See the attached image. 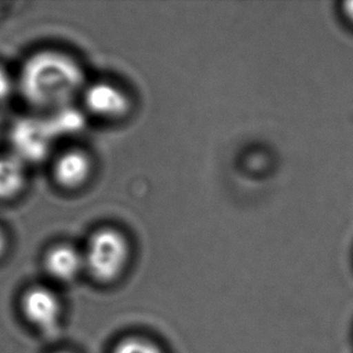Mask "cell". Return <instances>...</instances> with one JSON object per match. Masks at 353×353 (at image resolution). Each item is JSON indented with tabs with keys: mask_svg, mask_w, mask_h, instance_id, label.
<instances>
[{
	"mask_svg": "<svg viewBox=\"0 0 353 353\" xmlns=\"http://www.w3.org/2000/svg\"><path fill=\"white\" fill-rule=\"evenodd\" d=\"M17 87L30 105L51 112L72 105L86 88L79 63L57 51L30 56L21 69Z\"/></svg>",
	"mask_w": 353,
	"mask_h": 353,
	"instance_id": "obj_1",
	"label": "cell"
},
{
	"mask_svg": "<svg viewBox=\"0 0 353 353\" xmlns=\"http://www.w3.org/2000/svg\"><path fill=\"white\" fill-rule=\"evenodd\" d=\"M130 248L128 240L114 228L97 230L83 253L85 270L101 285L117 281L128 265Z\"/></svg>",
	"mask_w": 353,
	"mask_h": 353,
	"instance_id": "obj_2",
	"label": "cell"
},
{
	"mask_svg": "<svg viewBox=\"0 0 353 353\" xmlns=\"http://www.w3.org/2000/svg\"><path fill=\"white\" fill-rule=\"evenodd\" d=\"M11 152L24 164L40 162L51 152L56 135L48 119L23 117L10 129Z\"/></svg>",
	"mask_w": 353,
	"mask_h": 353,
	"instance_id": "obj_3",
	"label": "cell"
},
{
	"mask_svg": "<svg viewBox=\"0 0 353 353\" xmlns=\"http://www.w3.org/2000/svg\"><path fill=\"white\" fill-rule=\"evenodd\" d=\"M21 311L29 325L43 334H56L61 328L62 303L59 296L48 287H30L24 292Z\"/></svg>",
	"mask_w": 353,
	"mask_h": 353,
	"instance_id": "obj_4",
	"label": "cell"
},
{
	"mask_svg": "<svg viewBox=\"0 0 353 353\" xmlns=\"http://www.w3.org/2000/svg\"><path fill=\"white\" fill-rule=\"evenodd\" d=\"M87 110L101 119H119L129 110V99L121 88L109 82H97L83 91Z\"/></svg>",
	"mask_w": 353,
	"mask_h": 353,
	"instance_id": "obj_5",
	"label": "cell"
},
{
	"mask_svg": "<svg viewBox=\"0 0 353 353\" xmlns=\"http://www.w3.org/2000/svg\"><path fill=\"white\" fill-rule=\"evenodd\" d=\"M43 265L53 280L68 283L74 281L85 270L83 253L69 245H57L46 253Z\"/></svg>",
	"mask_w": 353,
	"mask_h": 353,
	"instance_id": "obj_6",
	"label": "cell"
},
{
	"mask_svg": "<svg viewBox=\"0 0 353 353\" xmlns=\"http://www.w3.org/2000/svg\"><path fill=\"white\" fill-rule=\"evenodd\" d=\"M91 172V159L79 150H70L61 154L53 167V175L58 185L67 190L83 186Z\"/></svg>",
	"mask_w": 353,
	"mask_h": 353,
	"instance_id": "obj_7",
	"label": "cell"
},
{
	"mask_svg": "<svg viewBox=\"0 0 353 353\" xmlns=\"http://www.w3.org/2000/svg\"><path fill=\"white\" fill-rule=\"evenodd\" d=\"M26 180V164L21 159L12 153L0 156V201L19 196Z\"/></svg>",
	"mask_w": 353,
	"mask_h": 353,
	"instance_id": "obj_8",
	"label": "cell"
},
{
	"mask_svg": "<svg viewBox=\"0 0 353 353\" xmlns=\"http://www.w3.org/2000/svg\"><path fill=\"white\" fill-rule=\"evenodd\" d=\"M48 119L56 138L74 135L79 133L85 125V117L72 105L64 106L62 109L53 111L52 115L48 117Z\"/></svg>",
	"mask_w": 353,
	"mask_h": 353,
	"instance_id": "obj_9",
	"label": "cell"
},
{
	"mask_svg": "<svg viewBox=\"0 0 353 353\" xmlns=\"http://www.w3.org/2000/svg\"><path fill=\"white\" fill-rule=\"evenodd\" d=\"M112 353H165L159 345L152 340L130 335L119 340L112 350Z\"/></svg>",
	"mask_w": 353,
	"mask_h": 353,
	"instance_id": "obj_10",
	"label": "cell"
},
{
	"mask_svg": "<svg viewBox=\"0 0 353 353\" xmlns=\"http://www.w3.org/2000/svg\"><path fill=\"white\" fill-rule=\"evenodd\" d=\"M16 86L17 83L14 82L9 72L4 68L0 67V101L8 99L12 94Z\"/></svg>",
	"mask_w": 353,
	"mask_h": 353,
	"instance_id": "obj_11",
	"label": "cell"
},
{
	"mask_svg": "<svg viewBox=\"0 0 353 353\" xmlns=\"http://www.w3.org/2000/svg\"><path fill=\"white\" fill-rule=\"evenodd\" d=\"M345 14L353 22V1H347L344 4Z\"/></svg>",
	"mask_w": 353,
	"mask_h": 353,
	"instance_id": "obj_12",
	"label": "cell"
},
{
	"mask_svg": "<svg viewBox=\"0 0 353 353\" xmlns=\"http://www.w3.org/2000/svg\"><path fill=\"white\" fill-rule=\"evenodd\" d=\"M5 250H6V238L4 233L0 230V257L4 254Z\"/></svg>",
	"mask_w": 353,
	"mask_h": 353,
	"instance_id": "obj_13",
	"label": "cell"
},
{
	"mask_svg": "<svg viewBox=\"0 0 353 353\" xmlns=\"http://www.w3.org/2000/svg\"><path fill=\"white\" fill-rule=\"evenodd\" d=\"M56 353H72V352H68V351H58V352Z\"/></svg>",
	"mask_w": 353,
	"mask_h": 353,
	"instance_id": "obj_14",
	"label": "cell"
}]
</instances>
